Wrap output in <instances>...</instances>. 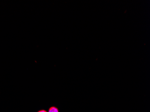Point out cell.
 Wrapping results in <instances>:
<instances>
[{
    "label": "cell",
    "instance_id": "6da1fadb",
    "mask_svg": "<svg viewBox=\"0 0 150 112\" xmlns=\"http://www.w3.org/2000/svg\"><path fill=\"white\" fill-rule=\"evenodd\" d=\"M49 112H58V110L57 108L52 107L49 109Z\"/></svg>",
    "mask_w": 150,
    "mask_h": 112
},
{
    "label": "cell",
    "instance_id": "7a4b0ae2",
    "mask_svg": "<svg viewBox=\"0 0 150 112\" xmlns=\"http://www.w3.org/2000/svg\"><path fill=\"white\" fill-rule=\"evenodd\" d=\"M38 112H47L46 111L44 110H40Z\"/></svg>",
    "mask_w": 150,
    "mask_h": 112
}]
</instances>
